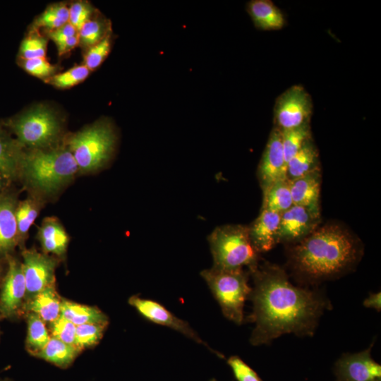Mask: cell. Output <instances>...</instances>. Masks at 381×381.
I'll use <instances>...</instances> for the list:
<instances>
[{
  "mask_svg": "<svg viewBox=\"0 0 381 381\" xmlns=\"http://www.w3.org/2000/svg\"><path fill=\"white\" fill-rule=\"evenodd\" d=\"M23 146L13 138L0 121V173L12 181L19 175Z\"/></svg>",
  "mask_w": 381,
  "mask_h": 381,
  "instance_id": "19",
  "label": "cell"
},
{
  "mask_svg": "<svg viewBox=\"0 0 381 381\" xmlns=\"http://www.w3.org/2000/svg\"><path fill=\"white\" fill-rule=\"evenodd\" d=\"M289 181L294 205L320 211V169Z\"/></svg>",
  "mask_w": 381,
  "mask_h": 381,
  "instance_id": "17",
  "label": "cell"
},
{
  "mask_svg": "<svg viewBox=\"0 0 381 381\" xmlns=\"http://www.w3.org/2000/svg\"><path fill=\"white\" fill-rule=\"evenodd\" d=\"M78 30L68 22L59 28L49 31V36L55 43H56L73 37L78 35Z\"/></svg>",
  "mask_w": 381,
  "mask_h": 381,
  "instance_id": "39",
  "label": "cell"
},
{
  "mask_svg": "<svg viewBox=\"0 0 381 381\" xmlns=\"http://www.w3.org/2000/svg\"><path fill=\"white\" fill-rule=\"evenodd\" d=\"M128 303L146 320L177 331L198 344L203 345L219 357H222V354L212 350L186 321L177 318L159 303L138 296H131L128 299Z\"/></svg>",
  "mask_w": 381,
  "mask_h": 381,
  "instance_id": "12",
  "label": "cell"
},
{
  "mask_svg": "<svg viewBox=\"0 0 381 381\" xmlns=\"http://www.w3.org/2000/svg\"><path fill=\"white\" fill-rule=\"evenodd\" d=\"M208 381H217V380H216V379H215V378H212V379H210V380H208Z\"/></svg>",
  "mask_w": 381,
  "mask_h": 381,
  "instance_id": "43",
  "label": "cell"
},
{
  "mask_svg": "<svg viewBox=\"0 0 381 381\" xmlns=\"http://www.w3.org/2000/svg\"><path fill=\"white\" fill-rule=\"evenodd\" d=\"M47 40L45 37L35 35H30L22 41L19 54L23 60L45 58Z\"/></svg>",
  "mask_w": 381,
  "mask_h": 381,
  "instance_id": "33",
  "label": "cell"
},
{
  "mask_svg": "<svg viewBox=\"0 0 381 381\" xmlns=\"http://www.w3.org/2000/svg\"><path fill=\"white\" fill-rule=\"evenodd\" d=\"M61 316L75 325L87 323L108 324V318L97 308L61 300Z\"/></svg>",
  "mask_w": 381,
  "mask_h": 381,
  "instance_id": "23",
  "label": "cell"
},
{
  "mask_svg": "<svg viewBox=\"0 0 381 381\" xmlns=\"http://www.w3.org/2000/svg\"><path fill=\"white\" fill-rule=\"evenodd\" d=\"M253 279L249 298L255 324L250 337L253 346L270 344L285 334L313 336L320 318L332 308L321 291L294 285L281 267L264 264L250 271Z\"/></svg>",
  "mask_w": 381,
  "mask_h": 381,
  "instance_id": "1",
  "label": "cell"
},
{
  "mask_svg": "<svg viewBox=\"0 0 381 381\" xmlns=\"http://www.w3.org/2000/svg\"><path fill=\"white\" fill-rule=\"evenodd\" d=\"M107 325L87 323L77 325L75 346L80 350L97 344L102 339Z\"/></svg>",
  "mask_w": 381,
  "mask_h": 381,
  "instance_id": "31",
  "label": "cell"
},
{
  "mask_svg": "<svg viewBox=\"0 0 381 381\" xmlns=\"http://www.w3.org/2000/svg\"><path fill=\"white\" fill-rule=\"evenodd\" d=\"M372 346L341 355L333 368L335 381H381V365L371 356Z\"/></svg>",
  "mask_w": 381,
  "mask_h": 381,
  "instance_id": "10",
  "label": "cell"
},
{
  "mask_svg": "<svg viewBox=\"0 0 381 381\" xmlns=\"http://www.w3.org/2000/svg\"><path fill=\"white\" fill-rule=\"evenodd\" d=\"M360 255L358 241L346 229L328 224L296 243L289 251V260L298 277L317 284L344 274Z\"/></svg>",
  "mask_w": 381,
  "mask_h": 381,
  "instance_id": "2",
  "label": "cell"
},
{
  "mask_svg": "<svg viewBox=\"0 0 381 381\" xmlns=\"http://www.w3.org/2000/svg\"><path fill=\"white\" fill-rule=\"evenodd\" d=\"M16 136L23 146L45 149L54 143L60 133V124L54 114L40 106L1 121Z\"/></svg>",
  "mask_w": 381,
  "mask_h": 381,
  "instance_id": "7",
  "label": "cell"
},
{
  "mask_svg": "<svg viewBox=\"0 0 381 381\" xmlns=\"http://www.w3.org/2000/svg\"><path fill=\"white\" fill-rule=\"evenodd\" d=\"M26 308L44 322H52L61 315V300L54 284L50 285L28 301Z\"/></svg>",
  "mask_w": 381,
  "mask_h": 381,
  "instance_id": "21",
  "label": "cell"
},
{
  "mask_svg": "<svg viewBox=\"0 0 381 381\" xmlns=\"http://www.w3.org/2000/svg\"><path fill=\"white\" fill-rule=\"evenodd\" d=\"M280 215L262 209L259 216L248 226L250 241L258 253L267 252L278 243Z\"/></svg>",
  "mask_w": 381,
  "mask_h": 381,
  "instance_id": "16",
  "label": "cell"
},
{
  "mask_svg": "<svg viewBox=\"0 0 381 381\" xmlns=\"http://www.w3.org/2000/svg\"><path fill=\"white\" fill-rule=\"evenodd\" d=\"M79 349L53 337L36 356L42 358L59 368H66L71 365L76 358Z\"/></svg>",
  "mask_w": 381,
  "mask_h": 381,
  "instance_id": "24",
  "label": "cell"
},
{
  "mask_svg": "<svg viewBox=\"0 0 381 381\" xmlns=\"http://www.w3.org/2000/svg\"><path fill=\"white\" fill-rule=\"evenodd\" d=\"M107 25L101 20H88L78 30L79 44L90 47L99 42L110 33Z\"/></svg>",
  "mask_w": 381,
  "mask_h": 381,
  "instance_id": "29",
  "label": "cell"
},
{
  "mask_svg": "<svg viewBox=\"0 0 381 381\" xmlns=\"http://www.w3.org/2000/svg\"><path fill=\"white\" fill-rule=\"evenodd\" d=\"M111 36L108 35L99 42L90 47L84 55V65L91 71L106 59L111 48Z\"/></svg>",
  "mask_w": 381,
  "mask_h": 381,
  "instance_id": "34",
  "label": "cell"
},
{
  "mask_svg": "<svg viewBox=\"0 0 381 381\" xmlns=\"http://www.w3.org/2000/svg\"><path fill=\"white\" fill-rule=\"evenodd\" d=\"M237 381H262L257 373L237 356L226 360Z\"/></svg>",
  "mask_w": 381,
  "mask_h": 381,
  "instance_id": "36",
  "label": "cell"
},
{
  "mask_svg": "<svg viewBox=\"0 0 381 381\" xmlns=\"http://www.w3.org/2000/svg\"><path fill=\"white\" fill-rule=\"evenodd\" d=\"M246 11L258 30H279L286 25L284 14L271 0H251L246 4Z\"/></svg>",
  "mask_w": 381,
  "mask_h": 381,
  "instance_id": "18",
  "label": "cell"
},
{
  "mask_svg": "<svg viewBox=\"0 0 381 381\" xmlns=\"http://www.w3.org/2000/svg\"><path fill=\"white\" fill-rule=\"evenodd\" d=\"M8 181H9L0 173V195L6 190Z\"/></svg>",
  "mask_w": 381,
  "mask_h": 381,
  "instance_id": "42",
  "label": "cell"
},
{
  "mask_svg": "<svg viewBox=\"0 0 381 381\" xmlns=\"http://www.w3.org/2000/svg\"><path fill=\"white\" fill-rule=\"evenodd\" d=\"M286 167L281 131L274 127L258 165V174L262 191L275 182L287 179Z\"/></svg>",
  "mask_w": 381,
  "mask_h": 381,
  "instance_id": "14",
  "label": "cell"
},
{
  "mask_svg": "<svg viewBox=\"0 0 381 381\" xmlns=\"http://www.w3.org/2000/svg\"><path fill=\"white\" fill-rule=\"evenodd\" d=\"M37 238L44 253L59 256L66 253L69 242L68 234L55 217H46L42 221Z\"/></svg>",
  "mask_w": 381,
  "mask_h": 381,
  "instance_id": "20",
  "label": "cell"
},
{
  "mask_svg": "<svg viewBox=\"0 0 381 381\" xmlns=\"http://www.w3.org/2000/svg\"><path fill=\"white\" fill-rule=\"evenodd\" d=\"M21 65L26 72L41 78H49L56 71V67L45 58L23 60Z\"/></svg>",
  "mask_w": 381,
  "mask_h": 381,
  "instance_id": "37",
  "label": "cell"
},
{
  "mask_svg": "<svg viewBox=\"0 0 381 381\" xmlns=\"http://www.w3.org/2000/svg\"><path fill=\"white\" fill-rule=\"evenodd\" d=\"M320 222V211L294 205L281 214L278 243H297L313 232Z\"/></svg>",
  "mask_w": 381,
  "mask_h": 381,
  "instance_id": "11",
  "label": "cell"
},
{
  "mask_svg": "<svg viewBox=\"0 0 381 381\" xmlns=\"http://www.w3.org/2000/svg\"><path fill=\"white\" fill-rule=\"evenodd\" d=\"M363 306L366 308H373L377 311H380L381 309V294L380 291L376 293H370L369 296L364 300Z\"/></svg>",
  "mask_w": 381,
  "mask_h": 381,
  "instance_id": "41",
  "label": "cell"
},
{
  "mask_svg": "<svg viewBox=\"0 0 381 381\" xmlns=\"http://www.w3.org/2000/svg\"><path fill=\"white\" fill-rule=\"evenodd\" d=\"M319 164L318 150L310 139L288 161L286 178L291 180L320 170Z\"/></svg>",
  "mask_w": 381,
  "mask_h": 381,
  "instance_id": "22",
  "label": "cell"
},
{
  "mask_svg": "<svg viewBox=\"0 0 381 381\" xmlns=\"http://www.w3.org/2000/svg\"><path fill=\"white\" fill-rule=\"evenodd\" d=\"M313 107L311 96L303 86L289 87L276 99L274 127L282 131L310 123Z\"/></svg>",
  "mask_w": 381,
  "mask_h": 381,
  "instance_id": "8",
  "label": "cell"
},
{
  "mask_svg": "<svg viewBox=\"0 0 381 381\" xmlns=\"http://www.w3.org/2000/svg\"><path fill=\"white\" fill-rule=\"evenodd\" d=\"M90 72L84 64L75 66L65 72L52 75L47 81L58 88H69L83 81Z\"/></svg>",
  "mask_w": 381,
  "mask_h": 381,
  "instance_id": "32",
  "label": "cell"
},
{
  "mask_svg": "<svg viewBox=\"0 0 381 381\" xmlns=\"http://www.w3.org/2000/svg\"><path fill=\"white\" fill-rule=\"evenodd\" d=\"M27 350L36 356L44 349L50 339L44 322L35 313L28 314Z\"/></svg>",
  "mask_w": 381,
  "mask_h": 381,
  "instance_id": "26",
  "label": "cell"
},
{
  "mask_svg": "<svg viewBox=\"0 0 381 381\" xmlns=\"http://www.w3.org/2000/svg\"><path fill=\"white\" fill-rule=\"evenodd\" d=\"M16 194L7 188L0 195V259L11 255L19 243L16 219Z\"/></svg>",
  "mask_w": 381,
  "mask_h": 381,
  "instance_id": "15",
  "label": "cell"
},
{
  "mask_svg": "<svg viewBox=\"0 0 381 381\" xmlns=\"http://www.w3.org/2000/svg\"><path fill=\"white\" fill-rule=\"evenodd\" d=\"M1 381H9V380L8 379H6V380H1Z\"/></svg>",
  "mask_w": 381,
  "mask_h": 381,
  "instance_id": "44",
  "label": "cell"
},
{
  "mask_svg": "<svg viewBox=\"0 0 381 381\" xmlns=\"http://www.w3.org/2000/svg\"><path fill=\"white\" fill-rule=\"evenodd\" d=\"M116 142L111 123L101 121L71 136L68 149L79 170L90 172L102 168L110 159Z\"/></svg>",
  "mask_w": 381,
  "mask_h": 381,
  "instance_id": "6",
  "label": "cell"
},
{
  "mask_svg": "<svg viewBox=\"0 0 381 381\" xmlns=\"http://www.w3.org/2000/svg\"><path fill=\"white\" fill-rule=\"evenodd\" d=\"M200 275L224 316L238 325H241L245 302L252 290L248 284V273L243 269L224 270L212 267L202 270Z\"/></svg>",
  "mask_w": 381,
  "mask_h": 381,
  "instance_id": "5",
  "label": "cell"
},
{
  "mask_svg": "<svg viewBox=\"0 0 381 381\" xmlns=\"http://www.w3.org/2000/svg\"><path fill=\"white\" fill-rule=\"evenodd\" d=\"M76 325L60 315L51 322L52 337L66 344L75 345Z\"/></svg>",
  "mask_w": 381,
  "mask_h": 381,
  "instance_id": "35",
  "label": "cell"
},
{
  "mask_svg": "<svg viewBox=\"0 0 381 381\" xmlns=\"http://www.w3.org/2000/svg\"><path fill=\"white\" fill-rule=\"evenodd\" d=\"M262 192V209L281 214L294 205L287 179L275 182Z\"/></svg>",
  "mask_w": 381,
  "mask_h": 381,
  "instance_id": "25",
  "label": "cell"
},
{
  "mask_svg": "<svg viewBox=\"0 0 381 381\" xmlns=\"http://www.w3.org/2000/svg\"><path fill=\"white\" fill-rule=\"evenodd\" d=\"M39 212L40 205L32 198H28L18 202L16 209V219L19 243L25 238Z\"/></svg>",
  "mask_w": 381,
  "mask_h": 381,
  "instance_id": "27",
  "label": "cell"
},
{
  "mask_svg": "<svg viewBox=\"0 0 381 381\" xmlns=\"http://www.w3.org/2000/svg\"><path fill=\"white\" fill-rule=\"evenodd\" d=\"M8 267L0 293V315L11 318L23 309L26 298V284L22 263L11 255L6 258Z\"/></svg>",
  "mask_w": 381,
  "mask_h": 381,
  "instance_id": "9",
  "label": "cell"
},
{
  "mask_svg": "<svg viewBox=\"0 0 381 381\" xmlns=\"http://www.w3.org/2000/svg\"><path fill=\"white\" fill-rule=\"evenodd\" d=\"M68 8L64 4L49 6L36 19L35 26L44 27L49 31L59 28L68 22Z\"/></svg>",
  "mask_w": 381,
  "mask_h": 381,
  "instance_id": "30",
  "label": "cell"
},
{
  "mask_svg": "<svg viewBox=\"0 0 381 381\" xmlns=\"http://www.w3.org/2000/svg\"><path fill=\"white\" fill-rule=\"evenodd\" d=\"M282 143L286 162L311 138L310 123L298 128L282 131Z\"/></svg>",
  "mask_w": 381,
  "mask_h": 381,
  "instance_id": "28",
  "label": "cell"
},
{
  "mask_svg": "<svg viewBox=\"0 0 381 381\" xmlns=\"http://www.w3.org/2000/svg\"><path fill=\"white\" fill-rule=\"evenodd\" d=\"M78 170L68 147L35 149L23 151L19 174L34 188L49 193L70 182Z\"/></svg>",
  "mask_w": 381,
  "mask_h": 381,
  "instance_id": "3",
  "label": "cell"
},
{
  "mask_svg": "<svg viewBox=\"0 0 381 381\" xmlns=\"http://www.w3.org/2000/svg\"><path fill=\"white\" fill-rule=\"evenodd\" d=\"M92 7L86 2L75 1L68 8V23L78 32L83 24L90 20Z\"/></svg>",
  "mask_w": 381,
  "mask_h": 381,
  "instance_id": "38",
  "label": "cell"
},
{
  "mask_svg": "<svg viewBox=\"0 0 381 381\" xmlns=\"http://www.w3.org/2000/svg\"><path fill=\"white\" fill-rule=\"evenodd\" d=\"M22 256V269L26 284V298L28 301L46 287L54 284L56 262L47 254L35 250H24Z\"/></svg>",
  "mask_w": 381,
  "mask_h": 381,
  "instance_id": "13",
  "label": "cell"
},
{
  "mask_svg": "<svg viewBox=\"0 0 381 381\" xmlns=\"http://www.w3.org/2000/svg\"><path fill=\"white\" fill-rule=\"evenodd\" d=\"M59 56L65 54L79 44L78 34L66 40L55 43Z\"/></svg>",
  "mask_w": 381,
  "mask_h": 381,
  "instance_id": "40",
  "label": "cell"
},
{
  "mask_svg": "<svg viewBox=\"0 0 381 381\" xmlns=\"http://www.w3.org/2000/svg\"><path fill=\"white\" fill-rule=\"evenodd\" d=\"M213 259L212 267L251 271L258 266V253L250 241L248 226L227 224L217 226L207 237Z\"/></svg>",
  "mask_w": 381,
  "mask_h": 381,
  "instance_id": "4",
  "label": "cell"
}]
</instances>
